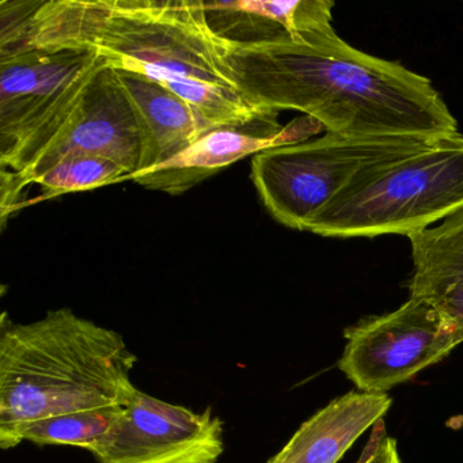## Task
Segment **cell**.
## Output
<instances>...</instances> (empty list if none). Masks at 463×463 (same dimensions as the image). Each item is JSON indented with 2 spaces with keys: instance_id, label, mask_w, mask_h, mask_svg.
<instances>
[{
  "instance_id": "obj_3",
  "label": "cell",
  "mask_w": 463,
  "mask_h": 463,
  "mask_svg": "<svg viewBox=\"0 0 463 463\" xmlns=\"http://www.w3.org/2000/svg\"><path fill=\"white\" fill-rule=\"evenodd\" d=\"M137 357L123 335L70 308L31 324L2 321L0 447L23 443L43 420L124 405Z\"/></svg>"
},
{
  "instance_id": "obj_11",
  "label": "cell",
  "mask_w": 463,
  "mask_h": 463,
  "mask_svg": "<svg viewBox=\"0 0 463 463\" xmlns=\"http://www.w3.org/2000/svg\"><path fill=\"white\" fill-rule=\"evenodd\" d=\"M330 0L203 2L211 33L235 47H261L332 29Z\"/></svg>"
},
{
  "instance_id": "obj_4",
  "label": "cell",
  "mask_w": 463,
  "mask_h": 463,
  "mask_svg": "<svg viewBox=\"0 0 463 463\" xmlns=\"http://www.w3.org/2000/svg\"><path fill=\"white\" fill-rule=\"evenodd\" d=\"M463 211V135L363 167L317 211L305 232L322 237H411Z\"/></svg>"
},
{
  "instance_id": "obj_13",
  "label": "cell",
  "mask_w": 463,
  "mask_h": 463,
  "mask_svg": "<svg viewBox=\"0 0 463 463\" xmlns=\"http://www.w3.org/2000/svg\"><path fill=\"white\" fill-rule=\"evenodd\" d=\"M392 406L386 392H351L303 422L268 463H337Z\"/></svg>"
},
{
  "instance_id": "obj_5",
  "label": "cell",
  "mask_w": 463,
  "mask_h": 463,
  "mask_svg": "<svg viewBox=\"0 0 463 463\" xmlns=\"http://www.w3.org/2000/svg\"><path fill=\"white\" fill-rule=\"evenodd\" d=\"M70 156L109 159L128 173L140 169L142 137L118 71L107 59L2 165V199L18 204L23 189Z\"/></svg>"
},
{
  "instance_id": "obj_9",
  "label": "cell",
  "mask_w": 463,
  "mask_h": 463,
  "mask_svg": "<svg viewBox=\"0 0 463 463\" xmlns=\"http://www.w3.org/2000/svg\"><path fill=\"white\" fill-rule=\"evenodd\" d=\"M105 59L94 51L32 48L0 59V162L31 137Z\"/></svg>"
},
{
  "instance_id": "obj_7",
  "label": "cell",
  "mask_w": 463,
  "mask_h": 463,
  "mask_svg": "<svg viewBox=\"0 0 463 463\" xmlns=\"http://www.w3.org/2000/svg\"><path fill=\"white\" fill-rule=\"evenodd\" d=\"M338 368L364 392H386L436 364L459 344L454 327L425 300L363 319L344 333Z\"/></svg>"
},
{
  "instance_id": "obj_14",
  "label": "cell",
  "mask_w": 463,
  "mask_h": 463,
  "mask_svg": "<svg viewBox=\"0 0 463 463\" xmlns=\"http://www.w3.org/2000/svg\"><path fill=\"white\" fill-rule=\"evenodd\" d=\"M409 240L413 259L411 298L432 305L463 343V211Z\"/></svg>"
},
{
  "instance_id": "obj_1",
  "label": "cell",
  "mask_w": 463,
  "mask_h": 463,
  "mask_svg": "<svg viewBox=\"0 0 463 463\" xmlns=\"http://www.w3.org/2000/svg\"><path fill=\"white\" fill-rule=\"evenodd\" d=\"M222 66L250 104L299 110L326 132L359 137L458 134L451 110L421 75L362 52L335 29L261 47L218 40Z\"/></svg>"
},
{
  "instance_id": "obj_2",
  "label": "cell",
  "mask_w": 463,
  "mask_h": 463,
  "mask_svg": "<svg viewBox=\"0 0 463 463\" xmlns=\"http://www.w3.org/2000/svg\"><path fill=\"white\" fill-rule=\"evenodd\" d=\"M74 48L142 75L215 127H243L268 116L229 80L199 0H42L26 50ZM24 51V52H25Z\"/></svg>"
},
{
  "instance_id": "obj_17",
  "label": "cell",
  "mask_w": 463,
  "mask_h": 463,
  "mask_svg": "<svg viewBox=\"0 0 463 463\" xmlns=\"http://www.w3.org/2000/svg\"><path fill=\"white\" fill-rule=\"evenodd\" d=\"M357 463H402L398 454L397 440L387 435L383 419L373 425V433Z\"/></svg>"
},
{
  "instance_id": "obj_16",
  "label": "cell",
  "mask_w": 463,
  "mask_h": 463,
  "mask_svg": "<svg viewBox=\"0 0 463 463\" xmlns=\"http://www.w3.org/2000/svg\"><path fill=\"white\" fill-rule=\"evenodd\" d=\"M128 173L115 162L101 156H70L56 162L33 181L43 189L40 200L52 199L71 192L90 191L110 184L123 183Z\"/></svg>"
},
{
  "instance_id": "obj_10",
  "label": "cell",
  "mask_w": 463,
  "mask_h": 463,
  "mask_svg": "<svg viewBox=\"0 0 463 463\" xmlns=\"http://www.w3.org/2000/svg\"><path fill=\"white\" fill-rule=\"evenodd\" d=\"M294 124L281 127L278 115L243 127H219L169 161L131 175L143 188L178 196L246 156L268 148L294 145Z\"/></svg>"
},
{
  "instance_id": "obj_6",
  "label": "cell",
  "mask_w": 463,
  "mask_h": 463,
  "mask_svg": "<svg viewBox=\"0 0 463 463\" xmlns=\"http://www.w3.org/2000/svg\"><path fill=\"white\" fill-rule=\"evenodd\" d=\"M430 140L345 137L326 132L319 139L279 146L257 154L251 159V181L276 222L305 232L311 216L363 167L408 156Z\"/></svg>"
},
{
  "instance_id": "obj_12",
  "label": "cell",
  "mask_w": 463,
  "mask_h": 463,
  "mask_svg": "<svg viewBox=\"0 0 463 463\" xmlns=\"http://www.w3.org/2000/svg\"><path fill=\"white\" fill-rule=\"evenodd\" d=\"M116 71L134 108L142 137L137 173L169 161L207 132L219 128L158 83L134 72Z\"/></svg>"
},
{
  "instance_id": "obj_15",
  "label": "cell",
  "mask_w": 463,
  "mask_h": 463,
  "mask_svg": "<svg viewBox=\"0 0 463 463\" xmlns=\"http://www.w3.org/2000/svg\"><path fill=\"white\" fill-rule=\"evenodd\" d=\"M124 405L105 406L43 420L26 430L24 441L40 446H77L91 452L118 421Z\"/></svg>"
},
{
  "instance_id": "obj_8",
  "label": "cell",
  "mask_w": 463,
  "mask_h": 463,
  "mask_svg": "<svg viewBox=\"0 0 463 463\" xmlns=\"http://www.w3.org/2000/svg\"><path fill=\"white\" fill-rule=\"evenodd\" d=\"M223 451V421L213 409L194 411L137 389L91 454L99 463H216Z\"/></svg>"
}]
</instances>
